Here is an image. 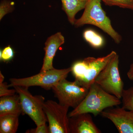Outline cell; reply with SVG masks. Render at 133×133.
<instances>
[{"instance_id":"6da1fadb","label":"cell","mask_w":133,"mask_h":133,"mask_svg":"<svg viewBox=\"0 0 133 133\" xmlns=\"http://www.w3.org/2000/svg\"><path fill=\"white\" fill-rule=\"evenodd\" d=\"M121 104L120 99L107 92L95 82L91 86L80 104L70 112L68 116L70 117L82 113H90L96 116L105 109Z\"/></svg>"},{"instance_id":"7a4b0ae2","label":"cell","mask_w":133,"mask_h":133,"mask_svg":"<svg viewBox=\"0 0 133 133\" xmlns=\"http://www.w3.org/2000/svg\"><path fill=\"white\" fill-rule=\"evenodd\" d=\"M101 2V0H88L83 15L76 19L74 25L76 28L86 24L94 25L108 34L116 43H120L122 37L112 26L111 20L102 8Z\"/></svg>"},{"instance_id":"3957f363","label":"cell","mask_w":133,"mask_h":133,"mask_svg":"<svg viewBox=\"0 0 133 133\" xmlns=\"http://www.w3.org/2000/svg\"><path fill=\"white\" fill-rule=\"evenodd\" d=\"M116 54L113 51L105 56L88 57L75 62L71 66L75 81L81 86L89 89L100 72Z\"/></svg>"},{"instance_id":"277c9868","label":"cell","mask_w":133,"mask_h":133,"mask_svg":"<svg viewBox=\"0 0 133 133\" xmlns=\"http://www.w3.org/2000/svg\"><path fill=\"white\" fill-rule=\"evenodd\" d=\"M71 67L67 69H54L40 72L36 75L24 78H11L10 79L9 87L15 86L29 87L39 86L46 90H49L60 80L66 78L71 72Z\"/></svg>"},{"instance_id":"5b68a950","label":"cell","mask_w":133,"mask_h":133,"mask_svg":"<svg viewBox=\"0 0 133 133\" xmlns=\"http://www.w3.org/2000/svg\"><path fill=\"white\" fill-rule=\"evenodd\" d=\"M119 57L116 54L95 79V82L108 93L121 99L124 82L119 70Z\"/></svg>"},{"instance_id":"8992f818","label":"cell","mask_w":133,"mask_h":133,"mask_svg":"<svg viewBox=\"0 0 133 133\" xmlns=\"http://www.w3.org/2000/svg\"><path fill=\"white\" fill-rule=\"evenodd\" d=\"M13 87L19 95L23 114L28 115L37 126L46 123L48 121L43 110L44 97L32 95L28 87L19 86Z\"/></svg>"},{"instance_id":"52a82bcc","label":"cell","mask_w":133,"mask_h":133,"mask_svg":"<svg viewBox=\"0 0 133 133\" xmlns=\"http://www.w3.org/2000/svg\"><path fill=\"white\" fill-rule=\"evenodd\" d=\"M51 89L59 104L74 109L80 104L89 90L79 85L76 81H69L66 78L60 80Z\"/></svg>"},{"instance_id":"ba28073f","label":"cell","mask_w":133,"mask_h":133,"mask_svg":"<svg viewBox=\"0 0 133 133\" xmlns=\"http://www.w3.org/2000/svg\"><path fill=\"white\" fill-rule=\"evenodd\" d=\"M69 108L51 100L44 102L43 110L49 122L50 133H69Z\"/></svg>"},{"instance_id":"9c48e42d","label":"cell","mask_w":133,"mask_h":133,"mask_svg":"<svg viewBox=\"0 0 133 133\" xmlns=\"http://www.w3.org/2000/svg\"><path fill=\"white\" fill-rule=\"evenodd\" d=\"M103 117L110 120L119 133H133V111L123 107H114L101 112Z\"/></svg>"},{"instance_id":"30bf717a","label":"cell","mask_w":133,"mask_h":133,"mask_svg":"<svg viewBox=\"0 0 133 133\" xmlns=\"http://www.w3.org/2000/svg\"><path fill=\"white\" fill-rule=\"evenodd\" d=\"M90 113H82L69 117V133H100Z\"/></svg>"},{"instance_id":"8fae6325","label":"cell","mask_w":133,"mask_h":133,"mask_svg":"<svg viewBox=\"0 0 133 133\" xmlns=\"http://www.w3.org/2000/svg\"><path fill=\"white\" fill-rule=\"evenodd\" d=\"M64 42V37L61 32H58L48 37L45 43V55L41 71L54 69L53 58L58 48Z\"/></svg>"},{"instance_id":"7c38bea8","label":"cell","mask_w":133,"mask_h":133,"mask_svg":"<svg viewBox=\"0 0 133 133\" xmlns=\"http://www.w3.org/2000/svg\"><path fill=\"white\" fill-rule=\"evenodd\" d=\"M23 115L20 97L17 94L0 98V116L5 114Z\"/></svg>"},{"instance_id":"4fadbf2b","label":"cell","mask_w":133,"mask_h":133,"mask_svg":"<svg viewBox=\"0 0 133 133\" xmlns=\"http://www.w3.org/2000/svg\"><path fill=\"white\" fill-rule=\"evenodd\" d=\"M62 9L67 16L69 21L74 25L78 12L85 8L88 0H61Z\"/></svg>"},{"instance_id":"5bb4252c","label":"cell","mask_w":133,"mask_h":133,"mask_svg":"<svg viewBox=\"0 0 133 133\" xmlns=\"http://www.w3.org/2000/svg\"><path fill=\"white\" fill-rule=\"evenodd\" d=\"M19 116L12 114L0 116V133H16L19 127Z\"/></svg>"},{"instance_id":"9a60e30c","label":"cell","mask_w":133,"mask_h":133,"mask_svg":"<svg viewBox=\"0 0 133 133\" xmlns=\"http://www.w3.org/2000/svg\"><path fill=\"white\" fill-rule=\"evenodd\" d=\"M83 37L92 47L101 48L104 45V40L100 35L91 29L86 30L83 33Z\"/></svg>"},{"instance_id":"2e32d148","label":"cell","mask_w":133,"mask_h":133,"mask_svg":"<svg viewBox=\"0 0 133 133\" xmlns=\"http://www.w3.org/2000/svg\"><path fill=\"white\" fill-rule=\"evenodd\" d=\"M121 98L122 107L133 111V87L124 89Z\"/></svg>"},{"instance_id":"e0dca14e","label":"cell","mask_w":133,"mask_h":133,"mask_svg":"<svg viewBox=\"0 0 133 133\" xmlns=\"http://www.w3.org/2000/svg\"><path fill=\"white\" fill-rule=\"evenodd\" d=\"M101 1L107 6H116L133 11V0H101Z\"/></svg>"},{"instance_id":"ac0fdd59","label":"cell","mask_w":133,"mask_h":133,"mask_svg":"<svg viewBox=\"0 0 133 133\" xmlns=\"http://www.w3.org/2000/svg\"><path fill=\"white\" fill-rule=\"evenodd\" d=\"M14 3L10 0H2L0 3V20L14 10Z\"/></svg>"},{"instance_id":"d6986e66","label":"cell","mask_w":133,"mask_h":133,"mask_svg":"<svg viewBox=\"0 0 133 133\" xmlns=\"http://www.w3.org/2000/svg\"><path fill=\"white\" fill-rule=\"evenodd\" d=\"M5 77L0 72V97L9 96L15 95L16 93V91L14 89H9V88L8 84L4 82Z\"/></svg>"},{"instance_id":"ffe728a7","label":"cell","mask_w":133,"mask_h":133,"mask_svg":"<svg viewBox=\"0 0 133 133\" xmlns=\"http://www.w3.org/2000/svg\"><path fill=\"white\" fill-rule=\"evenodd\" d=\"M14 52L10 45L5 47L0 51V59L4 62L10 61L14 57Z\"/></svg>"},{"instance_id":"44dd1931","label":"cell","mask_w":133,"mask_h":133,"mask_svg":"<svg viewBox=\"0 0 133 133\" xmlns=\"http://www.w3.org/2000/svg\"><path fill=\"white\" fill-rule=\"evenodd\" d=\"M27 133H50L49 127H48L46 123L37 126L34 129H31L26 131Z\"/></svg>"},{"instance_id":"7402d4cb","label":"cell","mask_w":133,"mask_h":133,"mask_svg":"<svg viewBox=\"0 0 133 133\" xmlns=\"http://www.w3.org/2000/svg\"><path fill=\"white\" fill-rule=\"evenodd\" d=\"M127 74L128 78L130 80H133V62L130 65Z\"/></svg>"}]
</instances>
